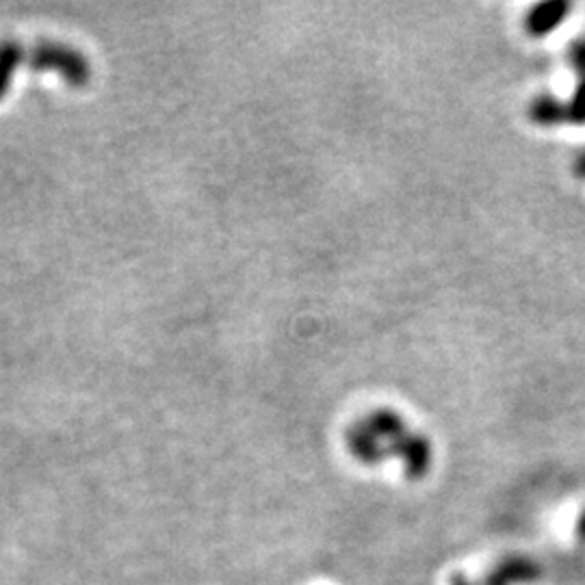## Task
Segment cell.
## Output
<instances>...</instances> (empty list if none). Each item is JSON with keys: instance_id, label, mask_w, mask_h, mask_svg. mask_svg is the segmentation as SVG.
I'll return each instance as SVG.
<instances>
[{"instance_id": "8992f818", "label": "cell", "mask_w": 585, "mask_h": 585, "mask_svg": "<svg viewBox=\"0 0 585 585\" xmlns=\"http://www.w3.org/2000/svg\"><path fill=\"white\" fill-rule=\"evenodd\" d=\"M22 57H24V50L18 42L0 44V98L7 94L13 72H16Z\"/></svg>"}, {"instance_id": "3957f363", "label": "cell", "mask_w": 585, "mask_h": 585, "mask_svg": "<svg viewBox=\"0 0 585 585\" xmlns=\"http://www.w3.org/2000/svg\"><path fill=\"white\" fill-rule=\"evenodd\" d=\"M570 9L572 5L566 3V0H549V3L536 5L527 13V20H525L527 31L533 37H544L546 33L557 29V26L568 18Z\"/></svg>"}, {"instance_id": "52a82bcc", "label": "cell", "mask_w": 585, "mask_h": 585, "mask_svg": "<svg viewBox=\"0 0 585 585\" xmlns=\"http://www.w3.org/2000/svg\"><path fill=\"white\" fill-rule=\"evenodd\" d=\"M572 172H575L577 178H585V150H581L575 159V165H572Z\"/></svg>"}, {"instance_id": "6da1fadb", "label": "cell", "mask_w": 585, "mask_h": 585, "mask_svg": "<svg viewBox=\"0 0 585 585\" xmlns=\"http://www.w3.org/2000/svg\"><path fill=\"white\" fill-rule=\"evenodd\" d=\"M347 440L351 451L367 462L380 460L382 440H390L393 453L403 455L412 475H421L429 462V442L421 436L406 432L401 416L390 410H377L364 421L356 423L349 429Z\"/></svg>"}, {"instance_id": "ba28073f", "label": "cell", "mask_w": 585, "mask_h": 585, "mask_svg": "<svg viewBox=\"0 0 585 585\" xmlns=\"http://www.w3.org/2000/svg\"><path fill=\"white\" fill-rule=\"evenodd\" d=\"M581 531H583V536H585V516H583V520H581Z\"/></svg>"}, {"instance_id": "5b68a950", "label": "cell", "mask_w": 585, "mask_h": 585, "mask_svg": "<svg viewBox=\"0 0 585 585\" xmlns=\"http://www.w3.org/2000/svg\"><path fill=\"white\" fill-rule=\"evenodd\" d=\"M529 117L540 126H559L568 124L566 102L553 96H538L529 104Z\"/></svg>"}, {"instance_id": "277c9868", "label": "cell", "mask_w": 585, "mask_h": 585, "mask_svg": "<svg viewBox=\"0 0 585 585\" xmlns=\"http://www.w3.org/2000/svg\"><path fill=\"white\" fill-rule=\"evenodd\" d=\"M568 57L572 68H575L577 76H579V83L575 94L566 102V113H568V124H585V37L577 39L575 44L570 46L568 50Z\"/></svg>"}, {"instance_id": "7a4b0ae2", "label": "cell", "mask_w": 585, "mask_h": 585, "mask_svg": "<svg viewBox=\"0 0 585 585\" xmlns=\"http://www.w3.org/2000/svg\"><path fill=\"white\" fill-rule=\"evenodd\" d=\"M29 61H31V68L37 72H44V70L59 72L72 87L87 85L91 76L89 63L81 52L74 50L72 46L57 44V42L37 44L31 50Z\"/></svg>"}]
</instances>
